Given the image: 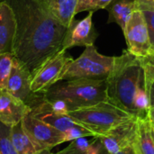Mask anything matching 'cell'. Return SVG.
<instances>
[{"instance_id":"cell-1","label":"cell","mask_w":154,"mask_h":154,"mask_svg":"<svg viewBox=\"0 0 154 154\" xmlns=\"http://www.w3.org/2000/svg\"><path fill=\"white\" fill-rule=\"evenodd\" d=\"M16 21L14 56L32 73L62 49L67 27L48 12L42 0H5Z\"/></svg>"},{"instance_id":"cell-2","label":"cell","mask_w":154,"mask_h":154,"mask_svg":"<svg viewBox=\"0 0 154 154\" xmlns=\"http://www.w3.org/2000/svg\"><path fill=\"white\" fill-rule=\"evenodd\" d=\"M143 75L140 59L125 50L120 56L116 57L114 69L106 79L108 101L138 117L134 100Z\"/></svg>"},{"instance_id":"cell-3","label":"cell","mask_w":154,"mask_h":154,"mask_svg":"<svg viewBox=\"0 0 154 154\" xmlns=\"http://www.w3.org/2000/svg\"><path fill=\"white\" fill-rule=\"evenodd\" d=\"M42 95L48 101H62L69 112L108 101L106 80H62L52 85Z\"/></svg>"},{"instance_id":"cell-4","label":"cell","mask_w":154,"mask_h":154,"mask_svg":"<svg viewBox=\"0 0 154 154\" xmlns=\"http://www.w3.org/2000/svg\"><path fill=\"white\" fill-rule=\"evenodd\" d=\"M68 115L76 123L92 132L97 138L135 117L109 101L81 107L69 112Z\"/></svg>"},{"instance_id":"cell-5","label":"cell","mask_w":154,"mask_h":154,"mask_svg":"<svg viewBox=\"0 0 154 154\" xmlns=\"http://www.w3.org/2000/svg\"><path fill=\"white\" fill-rule=\"evenodd\" d=\"M116 57L99 53L95 45L85 47L79 58L68 65L61 76L60 81L70 79L106 80L114 69Z\"/></svg>"},{"instance_id":"cell-6","label":"cell","mask_w":154,"mask_h":154,"mask_svg":"<svg viewBox=\"0 0 154 154\" xmlns=\"http://www.w3.org/2000/svg\"><path fill=\"white\" fill-rule=\"evenodd\" d=\"M72 60V57L63 49L46 60L32 73V91L33 93H43L52 85L60 81L62 74Z\"/></svg>"},{"instance_id":"cell-7","label":"cell","mask_w":154,"mask_h":154,"mask_svg":"<svg viewBox=\"0 0 154 154\" xmlns=\"http://www.w3.org/2000/svg\"><path fill=\"white\" fill-rule=\"evenodd\" d=\"M124 35L127 51L137 58H144L154 54L148 25L143 11L135 10L127 23Z\"/></svg>"},{"instance_id":"cell-8","label":"cell","mask_w":154,"mask_h":154,"mask_svg":"<svg viewBox=\"0 0 154 154\" xmlns=\"http://www.w3.org/2000/svg\"><path fill=\"white\" fill-rule=\"evenodd\" d=\"M22 125L33 143L39 150L52 149L64 142V134L28 113L22 120Z\"/></svg>"},{"instance_id":"cell-9","label":"cell","mask_w":154,"mask_h":154,"mask_svg":"<svg viewBox=\"0 0 154 154\" xmlns=\"http://www.w3.org/2000/svg\"><path fill=\"white\" fill-rule=\"evenodd\" d=\"M93 11H90L88 14L81 20H73L70 25L67 28L63 42L62 49L67 51L73 47H87L94 45L98 33L97 32L92 17Z\"/></svg>"},{"instance_id":"cell-10","label":"cell","mask_w":154,"mask_h":154,"mask_svg":"<svg viewBox=\"0 0 154 154\" xmlns=\"http://www.w3.org/2000/svg\"><path fill=\"white\" fill-rule=\"evenodd\" d=\"M137 127L138 117H133L108 134L97 138L102 143L107 153H117L125 148L134 145L137 135Z\"/></svg>"},{"instance_id":"cell-11","label":"cell","mask_w":154,"mask_h":154,"mask_svg":"<svg viewBox=\"0 0 154 154\" xmlns=\"http://www.w3.org/2000/svg\"><path fill=\"white\" fill-rule=\"evenodd\" d=\"M32 78V75L29 69L14 57L5 89L27 105L37 94L31 89Z\"/></svg>"},{"instance_id":"cell-12","label":"cell","mask_w":154,"mask_h":154,"mask_svg":"<svg viewBox=\"0 0 154 154\" xmlns=\"http://www.w3.org/2000/svg\"><path fill=\"white\" fill-rule=\"evenodd\" d=\"M31 108L22 100L14 97L5 88H0V122L13 127L22 122Z\"/></svg>"},{"instance_id":"cell-13","label":"cell","mask_w":154,"mask_h":154,"mask_svg":"<svg viewBox=\"0 0 154 154\" xmlns=\"http://www.w3.org/2000/svg\"><path fill=\"white\" fill-rule=\"evenodd\" d=\"M16 34V21L10 5L0 2V54H14V43Z\"/></svg>"},{"instance_id":"cell-14","label":"cell","mask_w":154,"mask_h":154,"mask_svg":"<svg viewBox=\"0 0 154 154\" xmlns=\"http://www.w3.org/2000/svg\"><path fill=\"white\" fill-rule=\"evenodd\" d=\"M50 14L65 27L75 19L78 0H42Z\"/></svg>"},{"instance_id":"cell-15","label":"cell","mask_w":154,"mask_h":154,"mask_svg":"<svg viewBox=\"0 0 154 154\" xmlns=\"http://www.w3.org/2000/svg\"><path fill=\"white\" fill-rule=\"evenodd\" d=\"M106 9L109 13L108 23H116L123 31H125L134 12L136 9L135 0H114Z\"/></svg>"},{"instance_id":"cell-16","label":"cell","mask_w":154,"mask_h":154,"mask_svg":"<svg viewBox=\"0 0 154 154\" xmlns=\"http://www.w3.org/2000/svg\"><path fill=\"white\" fill-rule=\"evenodd\" d=\"M137 154H154V142L151 134V122L146 118H138L137 135L133 145Z\"/></svg>"},{"instance_id":"cell-17","label":"cell","mask_w":154,"mask_h":154,"mask_svg":"<svg viewBox=\"0 0 154 154\" xmlns=\"http://www.w3.org/2000/svg\"><path fill=\"white\" fill-rule=\"evenodd\" d=\"M11 138L18 154H35L41 151L24 131L22 122L11 127Z\"/></svg>"},{"instance_id":"cell-18","label":"cell","mask_w":154,"mask_h":154,"mask_svg":"<svg viewBox=\"0 0 154 154\" xmlns=\"http://www.w3.org/2000/svg\"><path fill=\"white\" fill-rule=\"evenodd\" d=\"M0 154H18L12 142L11 127L0 122Z\"/></svg>"},{"instance_id":"cell-19","label":"cell","mask_w":154,"mask_h":154,"mask_svg":"<svg viewBox=\"0 0 154 154\" xmlns=\"http://www.w3.org/2000/svg\"><path fill=\"white\" fill-rule=\"evenodd\" d=\"M14 60V54L3 53L0 54V88H5L6 83Z\"/></svg>"},{"instance_id":"cell-20","label":"cell","mask_w":154,"mask_h":154,"mask_svg":"<svg viewBox=\"0 0 154 154\" xmlns=\"http://www.w3.org/2000/svg\"><path fill=\"white\" fill-rule=\"evenodd\" d=\"M114 0H78L76 14L81 12L97 11L99 9H106Z\"/></svg>"},{"instance_id":"cell-21","label":"cell","mask_w":154,"mask_h":154,"mask_svg":"<svg viewBox=\"0 0 154 154\" xmlns=\"http://www.w3.org/2000/svg\"><path fill=\"white\" fill-rule=\"evenodd\" d=\"M63 134H64V142L65 143L66 142H72V141L77 140V139L81 138V137H88V136L96 137V135L92 132L84 128L80 125H78L69 129L68 131H66Z\"/></svg>"},{"instance_id":"cell-22","label":"cell","mask_w":154,"mask_h":154,"mask_svg":"<svg viewBox=\"0 0 154 154\" xmlns=\"http://www.w3.org/2000/svg\"><path fill=\"white\" fill-rule=\"evenodd\" d=\"M143 70H144V76H145V83H146V88L148 91L149 87L154 81V54L144 57V58H139Z\"/></svg>"},{"instance_id":"cell-23","label":"cell","mask_w":154,"mask_h":154,"mask_svg":"<svg viewBox=\"0 0 154 154\" xmlns=\"http://www.w3.org/2000/svg\"><path fill=\"white\" fill-rule=\"evenodd\" d=\"M147 25H148V30L151 37L152 43L154 47V11H143Z\"/></svg>"},{"instance_id":"cell-24","label":"cell","mask_w":154,"mask_h":154,"mask_svg":"<svg viewBox=\"0 0 154 154\" xmlns=\"http://www.w3.org/2000/svg\"><path fill=\"white\" fill-rule=\"evenodd\" d=\"M135 6L141 11H154V0H135Z\"/></svg>"},{"instance_id":"cell-25","label":"cell","mask_w":154,"mask_h":154,"mask_svg":"<svg viewBox=\"0 0 154 154\" xmlns=\"http://www.w3.org/2000/svg\"><path fill=\"white\" fill-rule=\"evenodd\" d=\"M53 154H87V152L79 150L78 147H76L74 143L71 142V143L67 148H65L64 150H61L60 152H59L57 153Z\"/></svg>"},{"instance_id":"cell-26","label":"cell","mask_w":154,"mask_h":154,"mask_svg":"<svg viewBox=\"0 0 154 154\" xmlns=\"http://www.w3.org/2000/svg\"><path fill=\"white\" fill-rule=\"evenodd\" d=\"M72 142L74 143V144L76 145V147H78L79 150H81V151H83V152H87L88 148L89 147L90 143H92V142L90 143V142L87 139V137H81V138H79V139L74 140V141H72Z\"/></svg>"},{"instance_id":"cell-27","label":"cell","mask_w":154,"mask_h":154,"mask_svg":"<svg viewBox=\"0 0 154 154\" xmlns=\"http://www.w3.org/2000/svg\"><path fill=\"white\" fill-rule=\"evenodd\" d=\"M148 94L150 97V105H151V107H152L154 106V81L148 88Z\"/></svg>"},{"instance_id":"cell-28","label":"cell","mask_w":154,"mask_h":154,"mask_svg":"<svg viewBox=\"0 0 154 154\" xmlns=\"http://www.w3.org/2000/svg\"><path fill=\"white\" fill-rule=\"evenodd\" d=\"M134 152V147H133V146H130V147L125 148L124 150H122V151H120L119 152L115 154H132Z\"/></svg>"},{"instance_id":"cell-29","label":"cell","mask_w":154,"mask_h":154,"mask_svg":"<svg viewBox=\"0 0 154 154\" xmlns=\"http://www.w3.org/2000/svg\"><path fill=\"white\" fill-rule=\"evenodd\" d=\"M147 117L150 121H154V106L151 107L149 110H148V113H147Z\"/></svg>"},{"instance_id":"cell-30","label":"cell","mask_w":154,"mask_h":154,"mask_svg":"<svg viewBox=\"0 0 154 154\" xmlns=\"http://www.w3.org/2000/svg\"><path fill=\"white\" fill-rule=\"evenodd\" d=\"M35 154H53L51 153V149H44V150H41L39 152H37Z\"/></svg>"},{"instance_id":"cell-31","label":"cell","mask_w":154,"mask_h":154,"mask_svg":"<svg viewBox=\"0 0 154 154\" xmlns=\"http://www.w3.org/2000/svg\"><path fill=\"white\" fill-rule=\"evenodd\" d=\"M151 134H152V140L154 142V128L151 125Z\"/></svg>"},{"instance_id":"cell-32","label":"cell","mask_w":154,"mask_h":154,"mask_svg":"<svg viewBox=\"0 0 154 154\" xmlns=\"http://www.w3.org/2000/svg\"><path fill=\"white\" fill-rule=\"evenodd\" d=\"M100 154H108V153H107V152L106 151V149L104 148V150L102 151V152H101V153H100Z\"/></svg>"},{"instance_id":"cell-33","label":"cell","mask_w":154,"mask_h":154,"mask_svg":"<svg viewBox=\"0 0 154 154\" xmlns=\"http://www.w3.org/2000/svg\"><path fill=\"white\" fill-rule=\"evenodd\" d=\"M150 122H151V125L154 128V121H150Z\"/></svg>"},{"instance_id":"cell-34","label":"cell","mask_w":154,"mask_h":154,"mask_svg":"<svg viewBox=\"0 0 154 154\" xmlns=\"http://www.w3.org/2000/svg\"><path fill=\"white\" fill-rule=\"evenodd\" d=\"M132 154H137V153H135V152H133V153H132Z\"/></svg>"},{"instance_id":"cell-35","label":"cell","mask_w":154,"mask_h":154,"mask_svg":"<svg viewBox=\"0 0 154 154\" xmlns=\"http://www.w3.org/2000/svg\"><path fill=\"white\" fill-rule=\"evenodd\" d=\"M1 1H2V0H0V2H1Z\"/></svg>"},{"instance_id":"cell-36","label":"cell","mask_w":154,"mask_h":154,"mask_svg":"<svg viewBox=\"0 0 154 154\" xmlns=\"http://www.w3.org/2000/svg\"></svg>"}]
</instances>
